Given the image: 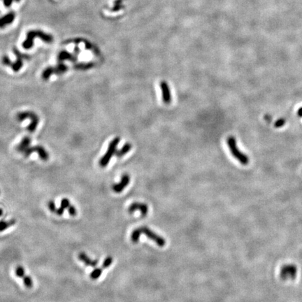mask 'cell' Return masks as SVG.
Instances as JSON below:
<instances>
[{
  "label": "cell",
  "instance_id": "cell-3",
  "mask_svg": "<svg viewBox=\"0 0 302 302\" xmlns=\"http://www.w3.org/2000/svg\"><path fill=\"white\" fill-rule=\"evenodd\" d=\"M120 139L119 137H116L115 139H113V140L110 142L107 151L100 160V167H105L109 164L112 157L114 155H115L116 151H117V147L118 146L119 143H120Z\"/></svg>",
  "mask_w": 302,
  "mask_h": 302
},
{
  "label": "cell",
  "instance_id": "cell-23",
  "mask_svg": "<svg viewBox=\"0 0 302 302\" xmlns=\"http://www.w3.org/2000/svg\"><path fill=\"white\" fill-rule=\"evenodd\" d=\"M113 257L111 256H108L105 260H104V262L102 264V267H101V268L103 269L108 268V267H109L111 265V264L113 263Z\"/></svg>",
  "mask_w": 302,
  "mask_h": 302
},
{
  "label": "cell",
  "instance_id": "cell-1",
  "mask_svg": "<svg viewBox=\"0 0 302 302\" xmlns=\"http://www.w3.org/2000/svg\"><path fill=\"white\" fill-rule=\"evenodd\" d=\"M141 234H144L149 239L153 241L156 244H158L159 247H161L162 248V247H164L166 245V240L163 237L159 236L158 234L155 233V232L151 230L149 227H147V226H141V227L134 229L132 231L131 235L132 241L134 243H137Z\"/></svg>",
  "mask_w": 302,
  "mask_h": 302
},
{
  "label": "cell",
  "instance_id": "cell-2",
  "mask_svg": "<svg viewBox=\"0 0 302 302\" xmlns=\"http://www.w3.org/2000/svg\"><path fill=\"white\" fill-rule=\"evenodd\" d=\"M226 144L229 147V150L231 155H233L234 158H236L241 164L243 165H247L249 162L248 157L244 153H243L241 151L238 149L236 140L234 136H229L226 140Z\"/></svg>",
  "mask_w": 302,
  "mask_h": 302
},
{
  "label": "cell",
  "instance_id": "cell-11",
  "mask_svg": "<svg viewBox=\"0 0 302 302\" xmlns=\"http://www.w3.org/2000/svg\"><path fill=\"white\" fill-rule=\"evenodd\" d=\"M30 144H31L30 137H29V136H25V137L22 139L21 142H20L18 146H17L16 150L18 152L22 153L28 147H30Z\"/></svg>",
  "mask_w": 302,
  "mask_h": 302
},
{
  "label": "cell",
  "instance_id": "cell-21",
  "mask_svg": "<svg viewBox=\"0 0 302 302\" xmlns=\"http://www.w3.org/2000/svg\"><path fill=\"white\" fill-rule=\"evenodd\" d=\"M22 279H23V283H24L26 287H27V288H32V287L33 282L30 276H29V275H25Z\"/></svg>",
  "mask_w": 302,
  "mask_h": 302
},
{
  "label": "cell",
  "instance_id": "cell-30",
  "mask_svg": "<svg viewBox=\"0 0 302 302\" xmlns=\"http://www.w3.org/2000/svg\"><path fill=\"white\" fill-rule=\"evenodd\" d=\"M297 113H298V115L299 116H300V117H302V107L298 110Z\"/></svg>",
  "mask_w": 302,
  "mask_h": 302
},
{
  "label": "cell",
  "instance_id": "cell-5",
  "mask_svg": "<svg viewBox=\"0 0 302 302\" xmlns=\"http://www.w3.org/2000/svg\"><path fill=\"white\" fill-rule=\"evenodd\" d=\"M26 119H30V120H31V123L27 127V129L30 132H34L37 129L38 124H39V117H38L37 114L32 111L20 112L17 114V120L18 121L22 122L26 120Z\"/></svg>",
  "mask_w": 302,
  "mask_h": 302
},
{
  "label": "cell",
  "instance_id": "cell-22",
  "mask_svg": "<svg viewBox=\"0 0 302 302\" xmlns=\"http://www.w3.org/2000/svg\"><path fill=\"white\" fill-rule=\"evenodd\" d=\"M15 273L16 276H18V278H23L25 276V269L21 266H18L16 267Z\"/></svg>",
  "mask_w": 302,
  "mask_h": 302
},
{
  "label": "cell",
  "instance_id": "cell-24",
  "mask_svg": "<svg viewBox=\"0 0 302 302\" xmlns=\"http://www.w3.org/2000/svg\"><path fill=\"white\" fill-rule=\"evenodd\" d=\"M70 206V202H69V200L66 198H64L61 200L60 203V207L62 208H63L64 210L66 208H68V207Z\"/></svg>",
  "mask_w": 302,
  "mask_h": 302
},
{
  "label": "cell",
  "instance_id": "cell-26",
  "mask_svg": "<svg viewBox=\"0 0 302 302\" xmlns=\"http://www.w3.org/2000/svg\"><path fill=\"white\" fill-rule=\"evenodd\" d=\"M48 207L49 210H50L51 212H53V213H56L57 211L56 204H55V202L54 201H53V200H50V201L48 202Z\"/></svg>",
  "mask_w": 302,
  "mask_h": 302
},
{
  "label": "cell",
  "instance_id": "cell-6",
  "mask_svg": "<svg viewBox=\"0 0 302 302\" xmlns=\"http://www.w3.org/2000/svg\"><path fill=\"white\" fill-rule=\"evenodd\" d=\"M14 53H16L17 56V60L14 63L11 62V60H9V58H8L7 56H4L2 58V63L4 64V65L10 66L14 71L17 72L22 68V66L23 65V62H22L23 58H27V57L23 56L22 54H20V53L18 50H14Z\"/></svg>",
  "mask_w": 302,
  "mask_h": 302
},
{
  "label": "cell",
  "instance_id": "cell-20",
  "mask_svg": "<svg viewBox=\"0 0 302 302\" xmlns=\"http://www.w3.org/2000/svg\"><path fill=\"white\" fill-rule=\"evenodd\" d=\"M103 269L102 268H95L93 271L90 273V276L91 279L92 280H97L101 276V274H102Z\"/></svg>",
  "mask_w": 302,
  "mask_h": 302
},
{
  "label": "cell",
  "instance_id": "cell-27",
  "mask_svg": "<svg viewBox=\"0 0 302 302\" xmlns=\"http://www.w3.org/2000/svg\"><path fill=\"white\" fill-rule=\"evenodd\" d=\"M68 211H69V213L70 214L71 216H76L77 211H76V209L74 206H73V205L69 206V207H68Z\"/></svg>",
  "mask_w": 302,
  "mask_h": 302
},
{
  "label": "cell",
  "instance_id": "cell-7",
  "mask_svg": "<svg viewBox=\"0 0 302 302\" xmlns=\"http://www.w3.org/2000/svg\"><path fill=\"white\" fill-rule=\"evenodd\" d=\"M136 211H139L141 212V216H146L149 211V207L146 204L139 202H134L129 206L128 208V212L130 214L134 213Z\"/></svg>",
  "mask_w": 302,
  "mask_h": 302
},
{
  "label": "cell",
  "instance_id": "cell-16",
  "mask_svg": "<svg viewBox=\"0 0 302 302\" xmlns=\"http://www.w3.org/2000/svg\"><path fill=\"white\" fill-rule=\"evenodd\" d=\"M14 17L15 16L13 13H8L7 16H3L0 18V27H4L5 25L11 23L13 20Z\"/></svg>",
  "mask_w": 302,
  "mask_h": 302
},
{
  "label": "cell",
  "instance_id": "cell-29",
  "mask_svg": "<svg viewBox=\"0 0 302 302\" xmlns=\"http://www.w3.org/2000/svg\"><path fill=\"white\" fill-rule=\"evenodd\" d=\"M4 4L5 6H7V7H9L10 4L12 3V0H4Z\"/></svg>",
  "mask_w": 302,
  "mask_h": 302
},
{
  "label": "cell",
  "instance_id": "cell-17",
  "mask_svg": "<svg viewBox=\"0 0 302 302\" xmlns=\"http://www.w3.org/2000/svg\"><path fill=\"white\" fill-rule=\"evenodd\" d=\"M68 70V66L65 65V64L60 62L56 67H54V74L60 75L65 74Z\"/></svg>",
  "mask_w": 302,
  "mask_h": 302
},
{
  "label": "cell",
  "instance_id": "cell-8",
  "mask_svg": "<svg viewBox=\"0 0 302 302\" xmlns=\"http://www.w3.org/2000/svg\"><path fill=\"white\" fill-rule=\"evenodd\" d=\"M159 87L162 92V101L164 104H169L171 101V93L169 84L166 81H161Z\"/></svg>",
  "mask_w": 302,
  "mask_h": 302
},
{
  "label": "cell",
  "instance_id": "cell-19",
  "mask_svg": "<svg viewBox=\"0 0 302 302\" xmlns=\"http://www.w3.org/2000/svg\"><path fill=\"white\" fill-rule=\"evenodd\" d=\"M54 74V67L48 66L42 73V78L44 80H48L52 75Z\"/></svg>",
  "mask_w": 302,
  "mask_h": 302
},
{
  "label": "cell",
  "instance_id": "cell-12",
  "mask_svg": "<svg viewBox=\"0 0 302 302\" xmlns=\"http://www.w3.org/2000/svg\"><path fill=\"white\" fill-rule=\"evenodd\" d=\"M282 277L284 278H293L295 276L296 274V269L292 266H285L282 270Z\"/></svg>",
  "mask_w": 302,
  "mask_h": 302
},
{
  "label": "cell",
  "instance_id": "cell-9",
  "mask_svg": "<svg viewBox=\"0 0 302 302\" xmlns=\"http://www.w3.org/2000/svg\"><path fill=\"white\" fill-rule=\"evenodd\" d=\"M129 183H130V176L127 173L124 174V175L122 176L120 182L113 185L112 187L113 190L114 191L115 193H120L124 190V189L129 185Z\"/></svg>",
  "mask_w": 302,
  "mask_h": 302
},
{
  "label": "cell",
  "instance_id": "cell-14",
  "mask_svg": "<svg viewBox=\"0 0 302 302\" xmlns=\"http://www.w3.org/2000/svg\"><path fill=\"white\" fill-rule=\"evenodd\" d=\"M131 149H132V145L129 143H127L124 144L120 150L116 151L115 155L117 158H120L124 155H125L127 153H128L129 151L131 150Z\"/></svg>",
  "mask_w": 302,
  "mask_h": 302
},
{
  "label": "cell",
  "instance_id": "cell-4",
  "mask_svg": "<svg viewBox=\"0 0 302 302\" xmlns=\"http://www.w3.org/2000/svg\"><path fill=\"white\" fill-rule=\"evenodd\" d=\"M40 37L43 41L46 43H51L53 41V37L51 35H49L47 34H44L42 32L39 31H32L29 32L27 34V37L26 40L22 43L23 48L25 49H30L33 46V40L35 37Z\"/></svg>",
  "mask_w": 302,
  "mask_h": 302
},
{
  "label": "cell",
  "instance_id": "cell-31",
  "mask_svg": "<svg viewBox=\"0 0 302 302\" xmlns=\"http://www.w3.org/2000/svg\"><path fill=\"white\" fill-rule=\"evenodd\" d=\"M3 215V210L2 208H0V217H1Z\"/></svg>",
  "mask_w": 302,
  "mask_h": 302
},
{
  "label": "cell",
  "instance_id": "cell-15",
  "mask_svg": "<svg viewBox=\"0 0 302 302\" xmlns=\"http://www.w3.org/2000/svg\"><path fill=\"white\" fill-rule=\"evenodd\" d=\"M36 153H38L40 159H42L43 161L48 160L49 158V155H48V153H47V151H46L44 148L42 146H36Z\"/></svg>",
  "mask_w": 302,
  "mask_h": 302
},
{
  "label": "cell",
  "instance_id": "cell-18",
  "mask_svg": "<svg viewBox=\"0 0 302 302\" xmlns=\"http://www.w3.org/2000/svg\"><path fill=\"white\" fill-rule=\"evenodd\" d=\"M16 224V220L12 219L9 221H4V220H1L0 221V231H3L6 230L10 226H13Z\"/></svg>",
  "mask_w": 302,
  "mask_h": 302
},
{
  "label": "cell",
  "instance_id": "cell-10",
  "mask_svg": "<svg viewBox=\"0 0 302 302\" xmlns=\"http://www.w3.org/2000/svg\"><path fill=\"white\" fill-rule=\"evenodd\" d=\"M78 259H79L81 262H83L84 264L87 266H91V267H96L98 264V260H93L90 258L88 255H87L85 252H81L78 255Z\"/></svg>",
  "mask_w": 302,
  "mask_h": 302
},
{
  "label": "cell",
  "instance_id": "cell-25",
  "mask_svg": "<svg viewBox=\"0 0 302 302\" xmlns=\"http://www.w3.org/2000/svg\"><path fill=\"white\" fill-rule=\"evenodd\" d=\"M93 66V65L91 63L89 64H80V65H78L76 66H75L76 69H87L89 68H91L92 66Z\"/></svg>",
  "mask_w": 302,
  "mask_h": 302
},
{
  "label": "cell",
  "instance_id": "cell-28",
  "mask_svg": "<svg viewBox=\"0 0 302 302\" xmlns=\"http://www.w3.org/2000/svg\"><path fill=\"white\" fill-rule=\"evenodd\" d=\"M285 121L284 119L280 118V119H279V120H278L276 122H275V127H276V128H279V127H283L285 124Z\"/></svg>",
  "mask_w": 302,
  "mask_h": 302
},
{
  "label": "cell",
  "instance_id": "cell-13",
  "mask_svg": "<svg viewBox=\"0 0 302 302\" xmlns=\"http://www.w3.org/2000/svg\"><path fill=\"white\" fill-rule=\"evenodd\" d=\"M57 59L60 62H62L64 60H66L75 62V61L77 60V58L74 56H72L71 54L68 53V52L61 51L59 54V56L57 57Z\"/></svg>",
  "mask_w": 302,
  "mask_h": 302
}]
</instances>
